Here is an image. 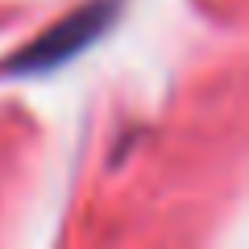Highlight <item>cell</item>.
Listing matches in <instances>:
<instances>
[{
    "mask_svg": "<svg viewBox=\"0 0 249 249\" xmlns=\"http://www.w3.org/2000/svg\"><path fill=\"white\" fill-rule=\"evenodd\" d=\"M116 13H121V0H91L83 9H75L67 21H58L54 29H46L37 42H29L25 50L13 58L9 71L42 75V71H54L62 62H71L75 54H83L91 42H100V37L108 34V25L116 21Z\"/></svg>",
    "mask_w": 249,
    "mask_h": 249,
    "instance_id": "obj_1",
    "label": "cell"
}]
</instances>
